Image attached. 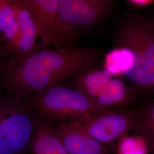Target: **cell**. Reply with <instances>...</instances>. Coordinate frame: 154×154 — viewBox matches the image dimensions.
<instances>
[{
	"label": "cell",
	"instance_id": "cell-6",
	"mask_svg": "<svg viewBox=\"0 0 154 154\" xmlns=\"http://www.w3.org/2000/svg\"><path fill=\"white\" fill-rule=\"evenodd\" d=\"M138 115V110L134 109L103 110L82 126L91 138L109 146L132 131Z\"/></svg>",
	"mask_w": 154,
	"mask_h": 154
},
{
	"label": "cell",
	"instance_id": "cell-16",
	"mask_svg": "<svg viewBox=\"0 0 154 154\" xmlns=\"http://www.w3.org/2000/svg\"><path fill=\"white\" fill-rule=\"evenodd\" d=\"M126 2L130 5L138 8H146L154 3V0H128Z\"/></svg>",
	"mask_w": 154,
	"mask_h": 154
},
{
	"label": "cell",
	"instance_id": "cell-5",
	"mask_svg": "<svg viewBox=\"0 0 154 154\" xmlns=\"http://www.w3.org/2000/svg\"><path fill=\"white\" fill-rule=\"evenodd\" d=\"M32 12L37 35L55 49L73 47L78 39L75 28L65 22L58 11V0H25Z\"/></svg>",
	"mask_w": 154,
	"mask_h": 154
},
{
	"label": "cell",
	"instance_id": "cell-13",
	"mask_svg": "<svg viewBox=\"0 0 154 154\" xmlns=\"http://www.w3.org/2000/svg\"><path fill=\"white\" fill-rule=\"evenodd\" d=\"M132 131L145 142L148 154H154V100L138 110V118Z\"/></svg>",
	"mask_w": 154,
	"mask_h": 154
},
{
	"label": "cell",
	"instance_id": "cell-4",
	"mask_svg": "<svg viewBox=\"0 0 154 154\" xmlns=\"http://www.w3.org/2000/svg\"><path fill=\"white\" fill-rule=\"evenodd\" d=\"M38 119L27 98L0 90V154H23Z\"/></svg>",
	"mask_w": 154,
	"mask_h": 154
},
{
	"label": "cell",
	"instance_id": "cell-7",
	"mask_svg": "<svg viewBox=\"0 0 154 154\" xmlns=\"http://www.w3.org/2000/svg\"><path fill=\"white\" fill-rule=\"evenodd\" d=\"M113 5L111 0H58V11L72 27H90L102 20Z\"/></svg>",
	"mask_w": 154,
	"mask_h": 154
},
{
	"label": "cell",
	"instance_id": "cell-3",
	"mask_svg": "<svg viewBox=\"0 0 154 154\" xmlns=\"http://www.w3.org/2000/svg\"><path fill=\"white\" fill-rule=\"evenodd\" d=\"M27 98L39 119L51 123L60 121L82 125L103 110L81 91L62 85Z\"/></svg>",
	"mask_w": 154,
	"mask_h": 154
},
{
	"label": "cell",
	"instance_id": "cell-11",
	"mask_svg": "<svg viewBox=\"0 0 154 154\" xmlns=\"http://www.w3.org/2000/svg\"><path fill=\"white\" fill-rule=\"evenodd\" d=\"M32 154H67L53 123L39 119L30 145Z\"/></svg>",
	"mask_w": 154,
	"mask_h": 154
},
{
	"label": "cell",
	"instance_id": "cell-8",
	"mask_svg": "<svg viewBox=\"0 0 154 154\" xmlns=\"http://www.w3.org/2000/svg\"><path fill=\"white\" fill-rule=\"evenodd\" d=\"M56 129L67 154H111L109 146L91 138L81 125L61 122Z\"/></svg>",
	"mask_w": 154,
	"mask_h": 154
},
{
	"label": "cell",
	"instance_id": "cell-14",
	"mask_svg": "<svg viewBox=\"0 0 154 154\" xmlns=\"http://www.w3.org/2000/svg\"><path fill=\"white\" fill-rule=\"evenodd\" d=\"M133 57L128 50L117 47L106 55L105 69L112 76L121 75L132 65Z\"/></svg>",
	"mask_w": 154,
	"mask_h": 154
},
{
	"label": "cell",
	"instance_id": "cell-1",
	"mask_svg": "<svg viewBox=\"0 0 154 154\" xmlns=\"http://www.w3.org/2000/svg\"><path fill=\"white\" fill-rule=\"evenodd\" d=\"M100 54L93 47L36 50L25 56L8 58L0 76V90L28 98L61 85L90 67Z\"/></svg>",
	"mask_w": 154,
	"mask_h": 154
},
{
	"label": "cell",
	"instance_id": "cell-15",
	"mask_svg": "<svg viewBox=\"0 0 154 154\" xmlns=\"http://www.w3.org/2000/svg\"><path fill=\"white\" fill-rule=\"evenodd\" d=\"M116 154H148V149L142 138L126 136L116 144Z\"/></svg>",
	"mask_w": 154,
	"mask_h": 154
},
{
	"label": "cell",
	"instance_id": "cell-9",
	"mask_svg": "<svg viewBox=\"0 0 154 154\" xmlns=\"http://www.w3.org/2000/svg\"><path fill=\"white\" fill-rule=\"evenodd\" d=\"M11 2L20 29L16 38L8 51L9 58L32 53L37 50L35 42L38 37L32 12L25 0H13Z\"/></svg>",
	"mask_w": 154,
	"mask_h": 154
},
{
	"label": "cell",
	"instance_id": "cell-10",
	"mask_svg": "<svg viewBox=\"0 0 154 154\" xmlns=\"http://www.w3.org/2000/svg\"><path fill=\"white\" fill-rule=\"evenodd\" d=\"M137 91L119 78H112L94 102L102 110L123 109L136 98Z\"/></svg>",
	"mask_w": 154,
	"mask_h": 154
},
{
	"label": "cell",
	"instance_id": "cell-18",
	"mask_svg": "<svg viewBox=\"0 0 154 154\" xmlns=\"http://www.w3.org/2000/svg\"></svg>",
	"mask_w": 154,
	"mask_h": 154
},
{
	"label": "cell",
	"instance_id": "cell-2",
	"mask_svg": "<svg viewBox=\"0 0 154 154\" xmlns=\"http://www.w3.org/2000/svg\"><path fill=\"white\" fill-rule=\"evenodd\" d=\"M116 40L117 47L133 57L132 66L122 76L139 93H154V21L140 15L127 17Z\"/></svg>",
	"mask_w": 154,
	"mask_h": 154
},
{
	"label": "cell",
	"instance_id": "cell-17",
	"mask_svg": "<svg viewBox=\"0 0 154 154\" xmlns=\"http://www.w3.org/2000/svg\"><path fill=\"white\" fill-rule=\"evenodd\" d=\"M4 55V51H3V49H2V47L0 45V57L1 56H2ZM1 58L0 57V75L1 74V73L2 72L4 71L5 67L6 64V62H7V60L6 61H2L1 60Z\"/></svg>",
	"mask_w": 154,
	"mask_h": 154
},
{
	"label": "cell",
	"instance_id": "cell-12",
	"mask_svg": "<svg viewBox=\"0 0 154 154\" xmlns=\"http://www.w3.org/2000/svg\"><path fill=\"white\" fill-rule=\"evenodd\" d=\"M112 75L105 68L84 70L74 77L73 86L94 100L112 79Z\"/></svg>",
	"mask_w": 154,
	"mask_h": 154
}]
</instances>
